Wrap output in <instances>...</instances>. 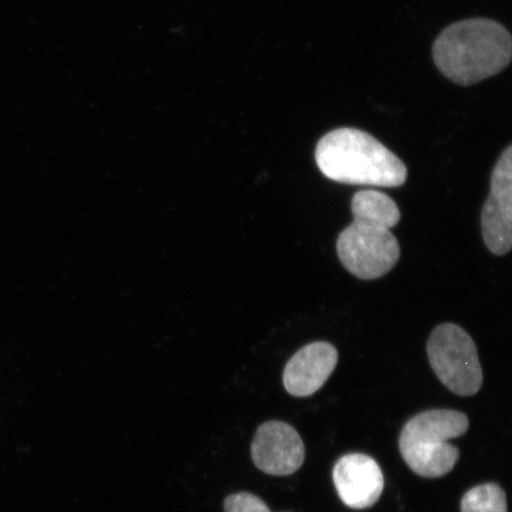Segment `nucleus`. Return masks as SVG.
Wrapping results in <instances>:
<instances>
[{
    "instance_id": "4",
    "label": "nucleus",
    "mask_w": 512,
    "mask_h": 512,
    "mask_svg": "<svg viewBox=\"0 0 512 512\" xmlns=\"http://www.w3.org/2000/svg\"><path fill=\"white\" fill-rule=\"evenodd\" d=\"M427 355L434 374L447 389L459 396H473L483 384L475 341L453 323H444L432 331Z\"/></svg>"
},
{
    "instance_id": "7",
    "label": "nucleus",
    "mask_w": 512,
    "mask_h": 512,
    "mask_svg": "<svg viewBox=\"0 0 512 512\" xmlns=\"http://www.w3.org/2000/svg\"><path fill=\"white\" fill-rule=\"evenodd\" d=\"M256 467L271 476H290L303 466L305 446L294 427L283 421H267L256 430L252 443Z\"/></svg>"
},
{
    "instance_id": "6",
    "label": "nucleus",
    "mask_w": 512,
    "mask_h": 512,
    "mask_svg": "<svg viewBox=\"0 0 512 512\" xmlns=\"http://www.w3.org/2000/svg\"><path fill=\"white\" fill-rule=\"evenodd\" d=\"M490 195L482 210V234L486 247L497 256L512 246V146L499 157L491 175Z\"/></svg>"
},
{
    "instance_id": "12",
    "label": "nucleus",
    "mask_w": 512,
    "mask_h": 512,
    "mask_svg": "<svg viewBox=\"0 0 512 512\" xmlns=\"http://www.w3.org/2000/svg\"><path fill=\"white\" fill-rule=\"evenodd\" d=\"M224 512H272L261 498L249 492H239L226 498Z\"/></svg>"
},
{
    "instance_id": "9",
    "label": "nucleus",
    "mask_w": 512,
    "mask_h": 512,
    "mask_svg": "<svg viewBox=\"0 0 512 512\" xmlns=\"http://www.w3.org/2000/svg\"><path fill=\"white\" fill-rule=\"evenodd\" d=\"M338 351L328 342L305 345L292 356L284 370V386L288 394L307 398L318 392L334 373Z\"/></svg>"
},
{
    "instance_id": "5",
    "label": "nucleus",
    "mask_w": 512,
    "mask_h": 512,
    "mask_svg": "<svg viewBox=\"0 0 512 512\" xmlns=\"http://www.w3.org/2000/svg\"><path fill=\"white\" fill-rule=\"evenodd\" d=\"M337 254L345 270L356 278L375 280L393 270L401 249L390 229L354 219L338 236Z\"/></svg>"
},
{
    "instance_id": "8",
    "label": "nucleus",
    "mask_w": 512,
    "mask_h": 512,
    "mask_svg": "<svg viewBox=\"0 0 512 512\" xmlns=\"http://www.w3.org/2000/svg\"><path fill=\"white\" fill-rule=\"evenodd\" d=\"M332 478L339 498L355 510L374 507L384 489L381 467L367 454L350 453L339 459Z\"/></svg>"
},
{
    "instance_id": "3",
    "label": "nucleus",
    "mask_w": 512,
    "mask_h": 512,
    "mask_svg": "<svg viewBox=\"0 0 512 512\" xmlns=\"http://www.w3.org/2000/svg\"><path fill=\"white\" fill-rule=\"evenodd\" d=\"M469 426V418L464 413L451 409H432L415 415L401 432V456L415 475L444 477L460 458L458 448L447 440L462 437Z\"/></svg>"
},
{
    "instance_id": "10",
    "label": "nucleus",
    "mask_w": 512,
    "mask_h": 512,
    "mask_svg": "<svg viewBox=\"0 0 512 512\" xmlns=\"http://www.w3.org/2000/svg\"><path fill=\"white\" fill-rule=\"evenodd\" d=\"M351 213L354 219L380 224L388 229L401 220V213L392 197L376 190L356 192L351 201Z\"/></svg>"
},
{
    "instance_id": "11",
    "label": "nucleus",
    "mask_w": 512,
    "mask_h": 512,
    "mask_svg": "<svg viewBox=\"0 0 512 512\" xmlns=\"http://www.w3.org/2000/svg\"><path fill=\"white\" fill-rule=\"evenodd\" d=\"M462 512H508L507 495L495 483H486L467 491L460 504Z\"/></svg>"
},
{
    "instance_id": "1",
    "label": "nucleus",
    "mask_w": 512,
    "mask_h": 512,
    "mask_svg": "<svg viewBox=\"0 0 512 512\" xmlns=\"http://www.w3.org/2000/svg\"><path fill=\"white\" fill-rule=\"evenodd\" d=\"M432 54L435 66L446 79L469 87L509 67L512 37L494 19H464L441 31Z\"/></svg>"
},
{
    "instance_id": "2",
    "label": "nucleus",
    "mask_w": 512,
    "mask_h": 512,
    "mask_svg": "<svg viewBox=\"0 0 512 512\" xmlns=\"http://www.w3.org/2000/svg\"><path fill=\"white\" fill-rule=\"evenodd\" d=\"M320 172L336 183L399 188L407 181L405 163L371 134L343 127L320 138L315 152Z\"/></svg>"
}]
</instances>
